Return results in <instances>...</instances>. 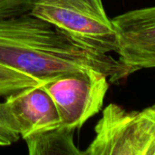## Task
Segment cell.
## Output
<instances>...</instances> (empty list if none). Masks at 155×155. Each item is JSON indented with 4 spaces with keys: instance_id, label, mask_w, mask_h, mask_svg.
I'll use <instances>...</instances> for the list:
<instances>
[{
    "instance_id": "cell-2",
    "label": "cell",
    "mask_w": 155,
    "mask_h": 155,
    "mask_svg": "<svg viewBox=\"0 0 155 155\" xmlns=\"http://www.w3.org/2000/svg\"><path fill=\"white\" fill-rule=\"evenodd\" d=\"M29 14L85 49L100 54L117 50L116 33L102 0H34Z\"/></svg>"
},
{
    "instance_id": "cell-7",
    "label": "cell",
    "mask_w": 155,
    "mask_h": 155,
    "mask_svg": "<svg viewBox=\"0 0 155 155\" xmlns=\"http://www.w3.org/2000/svg\"><path fill=\"white\" fill-rule=\"evenodd\" d=\"M74 129L59 126L26 137L24 141L30 155H80L82 152L74 141Z\"/></svg>"
},
{
    "instance_id": "cell-6",
    "label": "cell",
    "mask_w": 155,
    "mask_h": 155,
    "mask_svg": "<svg viewBox=\"0 0 155 155\" xmlns=\"http://www.w3.org/2000/svg\"><path fill=\"white\" fill-rule=\"evenodd\" d=\"M5 102L18 124L23 140L61 126L56 106L44 84L13 93L5 96Z\"/></svg>"
},
{
    "instance_id": "cell-3",
    "label": "cell",
    "mask_w": 155,
    "mask_h": 155,
    "mask_svg": "<svg viewBox=\"0 0 155 155\" xmlns=\"http://www.w3.org/2000/svg\"><path fill=\"white\" fill-rule=\"evenodd\" d=\"M83 155H155V104L140 111L108 104Z\"/></svg>"
},
{
    "instance_id": "cell-10",
    "label": "cell",
    "mask_w": 155,
    "mask_h": 155,
    "mask_svg": "<svg viewBox=\"0 0 155 155\" xmlns=\"http://www.w3.org/2000/svg\"><path fill=\"white\" fill-rule=\"evenodd\" d=\"M34 0H0V18L29 13Z\"/></svg>"
},
{
    "instance_id": "cell-8",
    "label": "cell",
    "mask_w": 155,
    "mask_h": 155,
    "mask_svg": "<svg viewBox=\"0 0 155 155\" xmlns=\"http://www.w3.org/2000/svg\"><path fill=\"white\" fill-rule=\"evenodd\" d=\"M50 81L0 64V97H5L20 90L42 85Z\"/></svg>"
},
{
    "instance_id": "cell-9",
    "label": "cell",
    "mask_w": 155,
    "mask_h": 155,
    "mask_svg": "<svg viewBox=\"0 0 155 155\" xmlns=\"http://www.w3.org/2000/svg\"><path fill=\"white\" fill-rule=\"evenodd\" d=\"M21 138L18 124L9 105L0 102V147L9 146Z\"/></svg>"
},
{
    "instance_id": "cell-1",
    "label": "cell",
    "mask_w": 155,
    "mask_h": 155,
    "mask_svg": "<svg viewBox=\"0 0 155 155\" xmlns=\"http://www.w3.org/2000/svg\"><path fill=\"white\" fill-rule=\"evenodd\" d=\"M0 64L46 81L88 69L106 74L110 83L131 75L118 59L84 48L29 13L0 18Z\"/></svg>"
},
{
    "instance_id": "cell-4",
    "label": "cell",
    "mask_w": 155,
    "mask_h": 155,
    "mask_svg": "<svg viewBox=\"0 0 155 155\" xmlns=\"http://www.w3.org/2000/svg\"><path fill=\"white\" fill-rule=\"evenodd\" d=\"M109 83L106 74L88 69L55 78L44 86L56 106L61 126L76 131L102 110Z\"/></svg>"
},
{
    "instance_id": "cell-5",
    "label": "cell",
    "mask_w": 155,
    "mask_h": 155,
    "mask_svg": "<svg viewBox=\"0 0 155 155\" xmlns=\"http://www.w3.org/2000/svg\"><path fill=\"white\" fill-rule=\"evenodd\" d=\"M118 61L130 74L155 68V5L134 9L112 18Z\"/></svg>"
}]
</instances>
